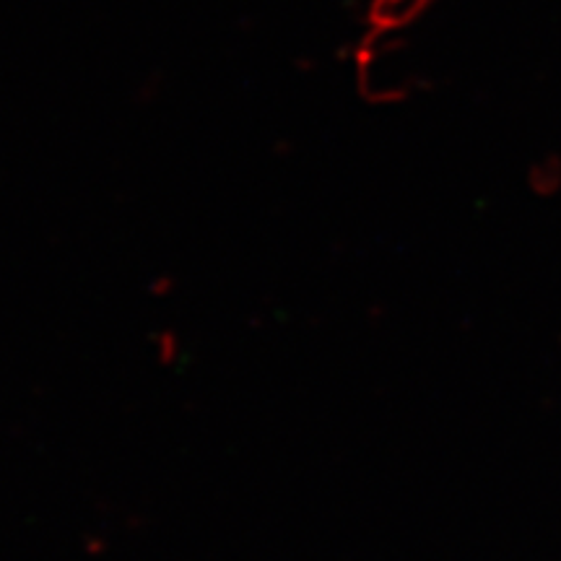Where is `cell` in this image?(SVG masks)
I'll use <instances>...</instances> for the list:
<instances>
[{
    "mask_svg": "<svg viewBox=\"0 0 561 561\" xmlns=\"http://www.w3.org/2000/svg\"><path fill=\"white\" fill-rule=\"evenodd\" d=\"M437 3L439 0H369L364 11V26L405 34Z\"/></svg>",
    "mask_w": 561,
    "mask_h": 561,
    "instance_id": "cell-2",
    "label": "cell"
},
{
    "mask_svg": "<svg viewBox=\"0 0 561 561\" xmlns=\"http://www.w3.org/2000/svg\"><path fill=\"white\" fill-rule=\"evenodd\" d=\"M409 37L398 32L364 30L354 50L356 91L369 104H401L419 89L416 73L405 62Z\"/></svg>",
    "mask_w": 561,
    "mask_h": 561,
    "instance_id": "cell-1",
    "label": "cell"
}]
</instances>
